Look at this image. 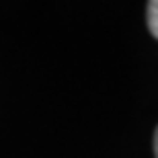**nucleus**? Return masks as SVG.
<instances>
[{"label": "nucleus", "mask_w": 158, "mask_h": 158, "mask_svg": "<svg viewBox=\"0 0 158 158\" xmlns=\"http://www.w3.org/2000/svg\"><path fill=\"white\" fill-rule=\"evenodd\" d=\"M148 27L150 33L158 39V0L148 2Z\"/></svg>", "instance_id": "nucleus-1"}, {"label": "nucleus", "mask_w": 158, "mask_h": 158, "mask_svg": "<svg viewBox=\"0 0 158 158\" xmlns=\"http://www.w3.org/2000/svg\"><path fill=\"white\" fill-rule=\"evenodd\" d=\"M154 154L158 158V127H156V134H154Z\"/></svg>", "instance_id": "nucleus-2"}]
</instances>
